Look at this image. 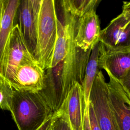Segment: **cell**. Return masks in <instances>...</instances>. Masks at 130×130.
I'll use <instances>...</instances> for the list:
<instances>
[{
  "label": "cell",
  "mask_w": 130,
  "mask_h": 130,
  "mask_svg": "<svg viewBox=\"0 0 130 130\" xmlns=\"http://www.w3.org/2000/svg\"><path fill=\"white\" fill-rule=\"evenodd\" d=\"M99 47L100 43L99 42L92 48L85 68L84 77L82 83L85 105L89 104L91 90L95 78L100 71L99 67Z\"/></svg>",
  "instance_id": "15"
},
{
  "label": "cell",
  "mask_w": 130,
  "mask_h": 130,
  "mask_svg": "<svg viewBox=\"0 0 130 130\" xmlns=\"http://www.w3.org/2000/svg\"><path fill=\"white\" fill-rule=\"evenodd\" d=\"M8 81L17 91L39 92L45 87V70L36 60L27 62L18 66Z\"/></svg>",
  "instance_id": "8"
},
{
  "label": "cell",
  "mask_w": 130,
  "mask_h": 130,
  "mask_svg": "<svg viewBox=\"0 0 130 130\" xmlns=\"http://www.w3.org/2000/svg\"><path fill=\"white\" fill-rule=\"evenodd\" d=\"M99 49L100 69L109 72L117 80H120L130 70V50L109 51L100 43Z\"/></svg>",
  "instance_id": "12"
},
{
  "label": "cell",
  "mask_w": 130,
  "mask_h": 130,
  "mask_svg": "<svg viewBox=\"0 0 130 130\" xmlns=\"http://www.w3.org/2000/svg\"><path fill=\"white\" fill-rule=\"evenodd\" d=\"M77 18L63 12V21L57 19V35L50 68L56 66L63 60L75 44Z\"/></svg>",
  "instance_id": "11"
},
{
  "label": "cell",
  "mask_w": 130,
  "mask_h": 130,
  "mask_svg": "<svg viewBox=\"0 0 130 130\" xmlns=\"http://www.w3.org/2000/svg\"><path fill=\"white\" fill-rule=\"evenodd\" d=\"M10 112L18 130H38L54 114L42 91L15 89Z\"/></svg>",
  "instance_id": "2"
},
{
  "label": "cell",
  "mask_w": 130,
  "mask_h": 130,
  "mask_svg": "<svg viewBox=\"0 0 130 130\" xmlns=\"http://www.w3.org/2000/svg\"><path fill=\"white\" fill-rule=\"evenodd\" d=\"M91 51L84 52L75 43L66 58L45 70V87L41 91L53 114L59 110L73 86L76 83L82 85Z\"/></svg>",
  "instance_id": "1"
},
{
  "label": "cell",
  "mask_w": 130,
  "mask_h": 130,
  "mask_svg": "<svg viewBox=\"0 0 130 130\" xmlns=\"http://www.w3.org/2000/svg\"><path fill=\"white\" fill-rule=\"evenodd\" d=\"M52 116H51L50 118L47 119L38 130H48V129L49 128L51 125V123L52 121Z\"/></svg>",
  "instance_id": "21"
},
{
  "label": "cell",
  "mask_w": 130,
  "mask_h": 130,
  "mask_svg": "<svg viewBox=\"0 0 130 130\" xmlns=\"http://www.w3.org/2000/svg\"><path fill=\"white\" fill-rule=\"evenodd\" d=\"M99 42L109 51L130 50V12H122L101 30Z\"/></svg>",
  "instance_id": "5"
},
{
  "label": "cell",
  "mask_w": 130,
  "mask_h": 130,
  "mask_svg": "<svg viewBox=\"0 0 130 130\" xmlns=\"http://www.w3.org/2000/svg\"><path fill=\"white\" fill-rule=\"evenodd\" d=\"M14 89L6 79L0 77V109L10 112Z\"/></svg>",
  "instance_id": "17"
},
{
  "label": "cell",
  "mask_w": 130,
  "mask_h": 130,
  "mask_svg": "<svg viewBox=\"0 0 130 130\" xmlns=\"http://www.w3.org/2000/svg\"><path fill=\"white\" fill-rule=\"evenodd\" d=\"M91 104L101 130H118L110 109L108 99V84L102 71L93 83L90 95Z\"/></svg>",
  "instance_id": "6"
},
{
  "label": "cell",
  "mask_w": 130,
  "mask_h": 130,
  "mask_svg": "<svg viewBox=\"0 0 130 130\" xmlns=\"http://www.w3.org/2000/svg\"><path fill=\"white\" fill-rule=\"evenodd\" d=\"M101 30L95 10L87 12L77 20L75 36L76 46L84 52L91 51L99 42Z\"/></svg>",
  "instance_id": "10"
},
{
  "label": "cell",
  "mask_w": 130,
  "mask_h": 130,
  "mask_svg": "<svg viewBox=\"0 0 130 130\" xmlns=\"http://www.w3.org/2000/svg\"><path fill=\"white\" fill-rule=\"evenodd\" d=\"M6 0H0V29L5 13Z\"/></svg>",
  "instance_id": "20"
},
{
  "label": "cell",
  "mask_w": 130,
  "mask_h": 130,
  "mask_svg": "<svg viewBox=\"0 0 130 130\" xmlns=\"http://www.w3.org/2000/svg\"><path fill=\"white\" fill-rule=\"evenodd\" d=\"M20 0H6L5 13L0 29V66L10 34L14 26Z\"/></svg>",
  "instance_id": "14"
},
{
  "label": "cell",
  "mask_w": 130,
  "mask_h": 130,
  "mask_svg": "<svg viewBox=\"0 0 130 130\" xmlns=\"http://www.w3.org/2000/svg\"><path fill=\"white\" fill-rule=\"evenodd\" d=\"M50 126H51V125H50ZM48 130H50V127H49V129H48Z\"/></svg>",
  "instance_id": "24"
},
{
  "label": "cell",
  "mask_w": 130,
  "mask_h": 130,
  "mask_svg": "<svg viewBox=\"0 0 130 130\" xmlns=\"http://www.w3.org/2000/svg\"><path fill=\"white\" fill-rule=\"evenodd\" d=\"M122 88L130 100V70L120 80H118Z\"/></svg>",
  "instance_id": "19"
},
{
  "label": "cell",
  "mask_w": 130,
  "mask_h": 130,
  "mask_svg": "<svg viewBox=\"0 0 130 130\" xmlns=\"http://www.w3.org/2000/svg\"><path fill=\"white\" fill-rule=\"evenodd\" d=\"M101 1L98 0H62L60 5L62 11L77 18L87 12L95 10Z\"/></svg>",
  "instance_id": "16"
},
{
  "label": "cell",
  "mask_w": 130,
  "mask_h": 130,
  "mask_svg": "<svg viewBox=\"0 0 130 130\" xmlns=\"http://www.w3.org/2000/svg\"><path fill=\"white\" fill-rule=\"evenodd\" d=\"M129 100V99H128ZM129 105H130V100H129Z\"/></svg>",
  "instance_id": "23"
},
{
  "label": "cell",
  "mask_w": 130,
  "mask_h": 130,
  "mask_svg": "<svg viewBox=\"0 0 130 130\" xmlns=\"http://www.w3.org/2000/svg\"><path fill=\"white\" fill-rule=\"evenodd\" d=\"M41 4V0H20L16 13L18 20L17 24L34 56L37 46V29Z\"/></svg>",
  "instance_id": "7"
},
{
  "label": "cell",
  "mask_w": 130,
  "mask_h": 130,
  "mask_svg": "<svg viewBox=\"0 0 130 130\" xmlns=\"http://www.w3.org/2000/svg\"><path fill=\"white\" fill-rule=\"evenodd\" d=\"M122 11L130 12V2H123Z\"/></svg>",
  "instance_id": "22"
},
{
  "label": "cell",
  "mask_w": 130,
  "mask_h": 130,
  "mask_svg": "<svg viewBox=\"0 0 130 130\" xmlns=\"http://www.w3.org/2000/svg\"><path fill=\"white\" fill-rule=\"evenodd\" d=\"M17 24L14 25L0 66V77L9 80L20 65L36 61ZM37 61V60H36Z\"/></svg>",
  "instance_id": "4"
},
{
  "label": "cell",
  "mask_w": 130,
  "mask_h": 130,
  "mask_svg": "<svg viewBox=\"0 0 130 130\" xmlns=\"http://www.w3.org/2000/svg\"><path fill=\"white\" fill-rule=\"evenodd\" d=\"M107 82L108 99L118 130H130V105L119 81L109 72Z\"/></svg>",
  "instance_id": "9"
},
{
  "label": "cell",
  "mask_w": 130,
  "mask_h": 130,
  "mask_svg": "<svg viewBox=\"0 0 130 130\" xmlns=\"http://www.w3.org/2000/svg\"><path fill=\"white\" fill-rule=\"evenodd\" d=\"M50 130H73L62 104L59 110L52 117Z\"/></svg>",
  "instance_id": "18"
},
{
  "label": "cell",
  "mask_w": 130,
  "mask_h": 130,
  "mask_svg": "<svg viewBox=\"0 0 130 130\" xmlns=\"http://www.w3.org/2000/svg\"><path fill=\"white\" fill-rule=\"evenodd\" d=\"M73 130H83V117L85 106L83 88L76 83L71 88L63 103Z\"/></svg>",
  "instance_id": "13"
},
{
  "label": "cell",
  "mask_w": 130,
  "mask_h": 130,
  "mask_svg": "<svg viewBox=\"0 0 130 130\" xmlns=\"http://www.w3.org/2000/svg\"><path fill=\"white\" fill-rule=\"evenodd\" d=\"M57 19L54 1L41 0L34 57L44 70L51 63L57 35Z\"/></svg>",
  "instance_id": "3"
}]
</instances>
